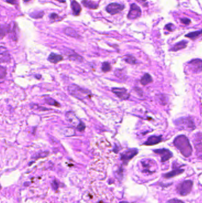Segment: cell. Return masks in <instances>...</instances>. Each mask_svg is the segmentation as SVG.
<instances>
[{"instance_id":"1","label":"cell","mask_w":202,"mask_h":203,"mask_svg":"<svg viewBox=\"0 0 202 203\" xmlns=\"http://www.w3.org/2000/svg\"><path fill=\"white\" fill-rule=\"evenodd\" d=\"M174 145L180 152L182 155L189 157L192 154V147L189 139L185 135L177 136L174 140Z\"/></svg>"},{"instance_id":"4","label":"cell","mask_w":202,"mask_h":203,"mask_svg":"<svg viewBox=\"0 0 202 203\" xmlns=\"http://www.w3.org/2000/svg\"><path fill=\"white\" fill-rule=\"evenodd\" d=\"M193 182L191 180H185L178 184L176 187L177 193L182 196H185L192 190Z\"/></svg>"},{"instance_id":"13","label":"cell","mask_w":202,"mask_h":203,"mask_svg":"<svg viewBox=\"0 0 202 203\" xmlns=\"http://www.w3.org/2000/svg\"><path fill=\"white\" fill-rule=\"evenodd\" d=\"M162 135L160 136H156V135H153L149 137L147 141L145 142L144 143V145H156L160 143H161L163 141L162 139Z\"/></svg>"},{"instance_id":"28","label":"cell","mask_w":202,"mask_h":203,"mask_svg":"<svg viewBox=\"0 0 202 203\" xmlns=\"http://www.w3.org/2000/svg\"><path fill=\"white\" fill-rule=\"evenodd\" d=\"M45 102L48 103L49 105H52L55 107H60L61 105L58 103L57 101H56L55 99L50 98V97H48L45 99Z\"/></svg>"},{"instance_id":"18","label":"cell","mask_w":202,"mask_h":203,"mask_svg":"<svg viewBox=\"0 0 202 203\" xmlns=\"http://www.w3.org/2000/svg\"><path fill=\"white\" fill-rule=\"evenodd\" d=\"M63 58H64L62 55L52 52L49 55L48 59L49 61H50L52 63L57 64L58 62H59L60 61H62Z\"/></svg>"},{"instance_id":"15","label":"cell","mask_w":202,"mask_h":203,"mask_svg":"<svg viewBox=\"0 0 202 203\" xmlns=\"http://www.w3.org/2000/svg\"><path fill=\"white\" fill-rule=\"evenodd\" d=\"M173 168V170L172 171L164 175V177L165 178H166V179L172 178H174V177H175L177 175L182 174L184 171V169H180L179 167H175L174 166Z\"/></svg>"},{"instance_id":"40","label":"cell","mask_w":202,"mask_h":203,"mask_svg":"<svg viewBox=\"0 0 202 203\" xmlns=\"http://www.w3.org/2000/svg\"><path fill=\"white\" fill-rule=\"evenodd\" d=\"M127 203V202H126V201H123V202H121V203Z\"/></svg>"},{"instance_id":"9","label":"cell","mask_w":202,"mask_h":203,"mask_svg":"<svg viewBox=\"0 0 202 203\" xmlns=\"http://www.w3.org/2000/svg\"><path fill=\"white\" fill-rule=\"evenodd\" d=\"M141 164L143 167V171L145 173L148 174H153L155 171H152V169L156 166L155 162L151 159L143 160L141 161Z\"/></svg>"},{"instance_id":"16","label":"cell","mask_w":202,"mask_h":203,"mask_svg":"<svg viewBox=\"0 0 202 203\" xmlns=\"http://www.w3.org/2000/svg\"><path fill=\"white\" fill-rule=\"evenodd\" d=\"M1 62H9L10 61V54L7 50L3 47H1V54H0Z\"/></svg>"},{"instance_id":"37","label":"cell","mask_w":202,"mask_h":203,"mask_svg":"<svg viewBox=\"0 0 202 203\" xmlns=\"http://www.w3.org/2000/svg\"><path fill=\"white\" fill-rule=\"evenodd\" d=\"M6 2L9 3L11 5H16L17 4V2L16 1V0H6Z\"/></svg>"},{"instance_id":"25","label":"cell","mask_w":202,"mask_h":203,"mask_svg":"<svg viewBox=\"0 0 202 203\" xmlns=\"http://www.w3.org/2000/svg\"><path fill=\"white\" fill-rule=\"evenodd\" d=\"M11 26L10 25H1V38H3V37L7 33H10L11 31Z\"/></svg>"},{"instance_id":"26","label":"cell","mask_w":202,"mask_h":203,"mask_svg":"<svg viewBox=\"0 0 202 203\" xmlns=\"http://www.w3.org/2000/svg\"><path fill=\"white\" fill-rule=\"evenodd\" d=\"M17 25L16 23H14V26L13 28L11 29L10 33L11 35V38L13 39L14 40L17 41Z\"/></svg>"},{"instance_id":"21","label":"cell","mask_w":202,"mask_h":203,"mask_svg":"<svg viewBox=\"0 0 202 203\" xmlns=\"http://www.w3.org/2000/svg\"><path fill=\"white\" fill-rule=\"evenodd\" d=\"M152 81H153V79L151 76V75L148 73H146L142 76V77L141 78V83L143 86H146V85L151 83V82H152Z\"/></svg>"},{"instance_id":"7","label":"cell","mask_w":202,"mask_h":203,"mask_svg":"<svg viewBox=\"0 0 202 203\" xmlns=\"http://www.w3.org/2000/svg\"><path fill=\"white\" fill-rule=\"evenodd\" d=\"M138 153V150L136 148H131L126 150L121 154V160L127 164Z\"/></svg>"},{"instance_id":"8","label":"cell","mask_w":202,"mask_h":203,"mask_svg":"<svg viewBox=\"0 0 202 203\" xmlns=\"http://www.w3.org/2000/svg\"><path fill=\"white\" fill-rule=\"evenodd\" d=\"M154 152L161 156V162H165L173 157V153L171 151L167 148H160L154 150Z\"/></svg>"},{"instance_id":"20","label":"cell","mask_w":202,"mask_h":203,"mask_svg":"<svg viewBox=\"0 0 202 203\" xmlns=\"http://www.w3.org/2000/svg\"><path fill=\"white\" fill-rule=\"evenodd\" d=\"M64 32L65 35L67 36L72 37V38H79V35H78V32L75 29L71 28H67L64 30Z\"/></svg>"},{"instance_id":"11","label":"cell","mask_w":202,"mask_h":203,"mask_svg":"<svg viewBox=\"0 0 202 203\" xmlns=\"http://www.w3.org/2000/svg\"><path fill=\"white\" fill-rule=\"evenodd\" d=\"M112 92L122 100H127L130 97V94L125 88L114 87L112 88Z\"/></svg>"},{"instance_id":"3","label":"cell","mask_w":202,"mask_h":203,"mask_svg":"<svg viewBox=\"0 0 202 203\" xmlns=\"http://www.w3.org/2000/svg\"><path fill=\"white\" fill-rule=\"evenodd\" d=\"M174 124L180 130L193 131L196 128V126L193 121L189 117L178 118L174 121Z\"/></svg>"},{"instance_id":"14","label":"cell","mask_w":202,"mask_h":203,"mask_svg":"<svg viewBox=\"0 0 202 203\" xmlns=\"http://www.w3.org/2000/svg\"><path fill=\"white\" fill-rule=\"evenodd\" d=\"M71 7L72 11V14L75 16H78L80 14L82 8L81 5L77 2L76 0H72L71 2Z\"/></svg>"},{"instance_id":"35","label":"cell","mask_w":202,"mask_h":203,"mask_svg":"<svg viewBox=\"0 0 202 203\" xmlns=\"http://www.w3.org/2000/svg\"><path fill=\"white\" fill-rule=\"evenodd\" d=\"M166 203H184L183 202V201L180 200H177V199H171L170 200H168V201H167Z\"/></svg>"},{"instance_id":"27","label":"cell","mask_w":202,"mask_h":203,"mask_svg":"<svg viewBox=\"0 0 202 203\" xmlns=\"http://www.w3.org/2000/svg\"><path fill=\"white\" fill-rule=\"evenodd\" d=\"M49 19H50V21L51 23H54V22H57V21H60L62 20V18L58 14L53 13H51L49 16Z\"/></svg>"},{"instance_id":"6","label":"cell","mask_w":202,"mask_h":203,"mask_svg":"<svg viewBox=\"0 0 202 203\" xmlns=\"http://www.w3.org/2000/svg\"><path fill=\"white\" fill-rule=\"evenodd\" d=\"M141 13L142 11L140 7L135 4H132L127 17L129 19H136L141 16Z\"/></svg>"},{"instance_id":"36","label":"cell","mask_w":202,"mask_h":203,"mask_svg":"<svg viewBox=\"0 0 202 203\" xmlns=\"http://www.w3.org/2000/svg\"><path fill=\"white\" fill-rule=\"evenodd\" d=\"M137 2L141 3L144 7H147L148 6V2L146 1V0H136Z\"/></svg>"},{"instance_id":"30","label":"cell","mask_w":202,"mask_h":203,"mask_svg":"<svg viewBox=\"0 0 202 203\" xmlns=\"http://www.w3.org/2000/svg\"><path fill=\"white\" fill-rule=\"evenodd\" d=\"M125 61L126 62L130 64H135L136 62V58L132 56V55H127L125 58Z\"/></svg>"},{"instance_id":"34","label":"cell","mask_w":202,"mask_h":203,"mask_svg":"<svg viewBox=\"0 0 202 203\" xmlns=\"http://www.w3.org/2000/svg\"><path fill=\"white\" fill-rule=\"evenodd\" d=\"M181 22L183 23L185 25H189L191 23V20L188 19V18H183V19H180Z\"/></svg>"},{"instance_id":"24","label":"cell","mask_w":202,"mask_h":203,"mask_svg":"<svg viewBox=\"0 0 202 203\" xmlns=\"http://www.w3.org/2000/svg\"><path fill=\"white\" fill-rule=\"evenodd\" d=\"M45 12L43 11H36L31 13L29 14V16L30 17L35 19H41L44 16Z\"/></svg>"},{"instance_id":"17","label":"cell","mask_w":202,"mask_h":203,"mask_svg":"<svg viewBox=\"0 0 202 203\" xmlns=\"http://www.w3.org/2000/svg\"><path fill=\"white\" fill-rule=\"evenodd\" d=\"M82 4L86 8L91 10H97L98 8V4L93 0H83Z\"/></svg>"},{"instance_id":"32","label":"cell","mask_w":202,"mask_h":203,"mask_svg":"<svg viewBox=\"0 0 202 203\" xmlns=\"http://www.w3.org/2000/svg\"><path fill=\"white\" fill-rule=\"evenodd\" d=\"M174 28V26L172 23H169L168 24H167L165 27V29L167 30L168 32H173L174 29H173Z\"/></svg>"},{"instance_id":"2","label":"cell","mask_w":202,"mask_h":203,"mask_svg":"<svg viewBox=\"0 0 202 203\" xmlns=\"http://www.w3.org/2000/svg\"><path fill=\"white\" fill-rule=\"evenodd\" d=\"M68 90L72 96L81 100H83L84 99L87 98H90L91 96V92L79 87L75 85H70L68 87Z\"/></svg>"},{"instance_id":"31","label":"cell","mask_w":202,"mask_h":203,"mask_svg":"<svg viewBox=\"0 0 202 203\" xmlns=\"http://www.w3.org/2000/svg\"><path fill=\"white\" fill-rule=\"evenodd\" d=\"M6 74H7L6 68L1 66V68H0V77L1 79H2L3 78L5 77Z\"/></svg>"},{"instance_id":"23","label":"cell","mask_w":202,"mask_h":203,"mask_svg":"<svg viewBox=\"0 0 202 203\" xmlns=\"http://www.w3.org/2000/svg\"><path fill=\"white\" fill-rule=\"evenodd\" d=\"M68 57L70 59L77 62H81L83 61V58L81 56H80L79 55H78V54L73 51H72V53L68 54Z\"/></svg>"},{"instance_id":"22","label":"cell","mask_w":202,"mask_h":203,"mask_svg":"<svg viewBox=\"0 0 202 203\" xmlns=\"http://www.w3.org/2000/svg\"><path fill=\"white\" fill-rule=\"evenodd\" d=\"M202 35V30H199V31H196V32L189 33L185 35V37L192 39L193 40H194L197 39L199 37H200Z\"/></svg>"},{"instance_id":"5","label":"cell","mask_w":202,"mask_h":203,"mask_svg":"<svg viewBox=\"0 0 202 203\" xmlns=\"http://www.w3.org/2000/svg\"><path fill=\"white\" fill-rule=\"evenodd\" d=\"M125 6L124 4H121L117 2H113L109 4L106 7V11L111 15H115L120 13L125 9Z\"/></svg>"},{"instance_id":"19","label":"cell","mask_w":202,"mask_h":203,"mask_svg":"<svg viewBox=\"0 0 202 203\" xmlns=\"http://www.w3.org/2000/svg\"><path fill=\"white\" fill-rule=\"evenodd\" d=\"M187 43H188V42L186 40L180 41V42L177 43L173 47L170 49V51H173V52H176V51H180L181 49L185 48L187 46Z\"/></svg>"},{"instance_id":"29","label":"cell","mask_w":202,"mask_h":203,"mask_svg":"<svg viewBox=\"0 0 202 203\" xmlns=\"http://www.w3.org/2000/svg\"><path fill=\"white\" fill-rule=\"evenodd\" d=\"M102 71L105 73H107L108 71H110L112 70V66L110 65V64L108 62H105L103 63L102 64Z\"/></svg>"},{"instance_id":"12","label":"cell","mask_w":202,"mask_h":203,"mask_svg":"<svg viewBox=\"0 0 202 203\" xmlns=\"http://www.w3.org/2000/svg\"><path fill=\"white\" fill-rule=\"evenodd\" d=\"M66 119L71 126H75L76 128L81 122V121L78 119L77 115L73 112L71 111H68L67 112Z\"/></svg>"},{"instance_id":"33","label":"cell","mask_w":202,"mask_h":203,"mask_svg":"<svg viewBox=\"0 0 202 203\" xmlns=\"http://www.w3.org/2000/svg\"><path fill=\"white\" fill-rule=\"evenodd\" d=\"M86 128L85 124L81 121V122L79 124V125L77 127V129L79 131H83Z\"/></svg>"},{"instance_id":"39","label":"cell","mask_w":202,"mask_h":203,"mask_svg":"<svg viewBox=\"0 0 202 203\" xmlns=\"http://www.w3.org/2000/svg\"><path fill=\"white\" fill-rule=\"evenodd\" d=\"M23 2H29L30 1H31V0H23Z\"/></svg>"},{"instance_id":"38","label":"cell","mask_w":202,"mask_h":203,"mask_svg":"<svg viewBox=\"0 0 202 203\" xmlns=\"http://www.w3.org/2000/svg\"><path fill=\"white\" fill-rule=\"evenodd\" d=\"M55 1H57L61 2V3H65L66 2L65 0H55Z\"/></svg>"},{"instance_id":"10","label":"cell","mask_w":202,"mask_h":203,"mask_svg":"<svg viewBox=\"0 0 202 203\" xmlns=\"http://www.w3.org/2000/svg\"><path fill=\"white\" fill-rule=\"evenodd\" d=\"M190 68L193 72L199 73L202 71V60L200 59H194L189 63Z\"/></svg>"}]
</instances>
